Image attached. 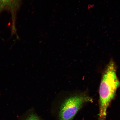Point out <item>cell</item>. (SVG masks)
I'll return each mask as SVG.
<instances>
[{"mask_svg":"<svg viewBox=\"0 0 120 120\" xmlns=\"http://www.w3.org/2000/svg\"><path fill=\"white\" fill-rule=\"evenodd\" d=\"M92 101L85 94L70 96L54 105L51 112L55 120H73L83 105Z\"/></svg>","mask_w":120,"mask_h":120,"instance_id":"cell-2","label":"cell"},{"mask_svg":"<svg viewBox=\"0 0 120 120\" xmlns=\"http://www.w3.org/2000/svg\"><path fill=\"white\" fill-rule=\"evenodd\" d=\"M116 72V64L111 60L103 72L100 85L98 120H106L108 108L120 86Z\"/></svg>","mask_w":120,"mask_h":120,"instance_id":"cell-1","label":"cell"},{"mask_svg":"<svg viewBox=\"0 0 120 120\" xmlns=\"http://www.w3.org/2000/svg\"><path fill=\"white\" fill-rule=\"evenodd\" d=\"M19 120H43L33 108L28 109L19 118Z\"/></svg>","mask_w":120,"mask_h":120,"instance_id":"cell-4","label":"cell"},{"mask_svg":"<svg viewBox=\"0 0 120 120\" xmlns=\"http://www.w3.org/2000/svg\"><path fill=\"white\" fill-rule=\"evenodd\" d=\"M20 0H0V13L4 10L10 12L12 21V29H15L16 14Z\"/></svg>","mask_w":120,"mask_h":120,"instance_id":"cell-3","label":"cell"}]
</instances>
